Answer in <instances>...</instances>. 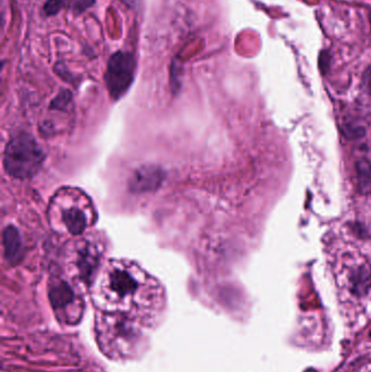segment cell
<instances>
[{"instance_id":"6da1fadb","label":"cell","mask_w":371,"mask_h":372,"mask_svg":"<svg viewBox=\"0 0 371 372\" xmlns=\"http://www.w3.org/2000/svg\"><path fill=\"white\" fill-rule=\"evenodd\" d=\"M92 300L101 313L127 315L150 326L163 311L165 292L155 277L139 264L112 260L96 275Z\"/></svg>"},{"instance_id":"7a4b0ae2","label":"cell","mask_w":371,"mask_h":372,"mask_svg":"<svg viewBox=\"0 0 371 372\" xmlns=\"http://www.w3.org/2000/svg\"><path fill=\"white\" fill-rule=\"evenodd\" d=\"M328 264L343 305L353 309L371 303V244L350 233L328 243Z\"/></svg>"},{"instance_id":"3957f363","label":"cell","mask_w":371,"mask_h":372,"mask_svg":"<svg viewBox=\"0 0 371 372\" xmlns=\"http://www.w3.org/2000/svg\"><path fill=\"white\" fill-rule=\"evenodd\" d=\"M143 321L121 313L99 311L95 321L96 337L103 354L116 360H132L146 349Z\"/></svg>"},{"instance_id":"277c9868","label":"cell","mask_w":371,"mask_h":372,"mask_svg":"<svg viewBox=\"0 0 371 372\" xmlns=\"http://www.w3.org/2000/svg\"><path fill=\"white\" fill-rule=\"evenodd\" d=\"M49 224L62 235H82L97 220L93 202L77 188H60L52 198L48 209Z\"/></svg>"},{"instance_id":"5b68a950","label":"cell","mask_w":371,"mask_h":372,"mask_svg":"<svg viewBox=\"0 0 371 372\" xmlns=\"http://www.w3.org/2000/svg\"><path fill=\"white\" fill-rule=\"evenodd\" d=\"M44 152L29 134H19L6 147V173L16 179H29L37 175L44 162Z\"/></svg>"},{"instance_id":"8992f818","label":"cell","mask_w":371,"mask_h":372,"mask_svg":"<svg viewBox=\"0 0 371 372\" xmlns=\"http://www.w3.org/2000/svg\"><path fill=\"white\" fill-rule=\"evenodd\" d=\"M103 249L95 239L83 237L71 245L68 253V267L73 277L84 283H93L99 273Z\"/></svg>"},{"instance_id":"52a82bcc","label":"cell","mask_w":371,"mask_h":372,"mask_svg":"<svg viewBox=\"0 0 371 372\" xmlns=\"http://www.w3.org/2000/svg\"><path fill=\"white\" fill-rule=\"evenodd\" d=\"M137 71L134 55L117 52L109 58L105 73V82L111 98L118 100L131 88Z\"/></svg>"},{"instance_id":"ba28073f","label":"cell","mask_w":371,"mask_h":372,"mask_svg":"<svg viewBox=\"0 0 371 372\" xmlns=\"http://www.w3.org/2000/svg\"><path fill=\"white\" fill-rule=\"evenodd\" d=\"M49 294L54 311L65 316H69L68 311H74L78 316L81 311V300L69 283L63 280L52 281Z\"/></svg>"},{"instance_id":"9c48e42d","label":"cell","mask_w":371,"mask_h":372,"mask_svg":"<svg viewBox=\"0 0 371 372\" xmlns=\"http://www.w3.org/2000/svg\"><path fill=\"white\" fill-rule=\"evenodd\" d=\"M163 180V173L157 167H144L137 170L130 179V188L134 192L156 190Z\"/></svg>"},{"instance_id":"30bf717a","label":"cell","mask_w":371,"mask_h":372,"mask_svg":"<svg viewBox=\"0 0 371 372\" xmlns=\"http://www.w3.org/2000/svg\"><path fill=\"white\" fill-rule=\"evenodd\" d=\"M3 246H5L6 258L10 262H18L19 257L22 255V241L16 228L12 226L6 228L3 232Z\"/></svg>"},{"instance_id":"8fae6325","label":"cell","mask_w":371,"mask_h":372,"mask_svg":"<svg viewBox=\"0 0 371 372\" xmlns=\"http://www.w3.org/2000/svg\"><path fill=\"white\" fill-rule=\"evenodd\" d=\"M65 5V0H47L44 5V12L47 17L57 14Z\"/></svg>"},{"instance_id":"7c38bea8","label":"cell","mask_w":371,"mask_h":372,"mask_svg":"<svg viewBox=\"0 0 371 372\" xmlns=\"http://www.w3.org/2000/svg\"><path fill=\"white\" fill-rule=\"evenodd\" d=\"M95 3V0H78L77 3H74L75 12L82 13L86 10V9L90 8V6H93Z\"/></svg>"},{"instance_id":"4fadbf2b","label":"cell","mask_w":371,"mask_h":372,"mask_svg":"<svg viewBox=\"0 0 371 372\" xmlns=\"http://www.w3.org/2000/svg\"><path fill=\"white\" fill-rule=\"evenodd\" d=\"M121 1L129 8L134 9L139 7V0H121Z\"/></svg>"}]
</instances>
